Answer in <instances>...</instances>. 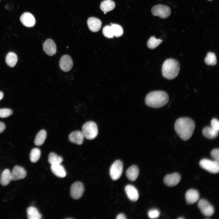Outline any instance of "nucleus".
I'll return each mask as SVG.
<instances>
[{
    "instance_id": "aec40b11",
    "label": "nucleus",
    "mask_w": 219,
    "mask_h": 219,
    "mask_svg": "<svg viewBox=\"0 0 219 219\" xmlns=\"http://www.w3.org/2000/svg\"><path fill=\"white\" fill-rule=\"evenodd\" d=\"M219 130H217L211 127H206L202 130L203 136L209 139L216 138L218 135Z\"/></svg>"
},
{
    "instance_id": "7c9ffc66",
    "label": "nucleus",
    "mask_w": 219,
    "mask_h": 219,
    "mask_svg": "<svg viewBox=\"0 0 219 219\" xmlns=\"http://www.w3.org/2000/svg\"><path fill=\"white\" fill-rule=\"evenodd\" d=\"M41 155L40 151L38 148H33L30 154V159L31 162L35 163L39 160Z\"/></svg>"
},
{
    "instance_id": "2eb2a0df",
    "label": "nucleus",
    "mask_w": 219,
    "mask_h": 219,
    "mask_svg": "<svg viewBox=\"0 0 219 219\" xmlns=\"http://www.w3.org/2000/svg\"><path fill=\"white\" fill-rule=\"evenodd\" d=\"M102 24L101 21L96 17H90L87 20L88 27L89 30L93 32L99 31L101 27Z\"/></svg>"
},
{
    "instance_id": "b1692460",
    "label": "nucleus",
    "mask_w": 219,
    "mask_h": 219,
    "mask_svg": "<svg viewBox=\"0 0 219 219\" xmlns=\"http://www.w3.org/2000/svg\"><path fill=\"white\" fill-rule=\"evenodd\" d=\"M27 213L29 219H40L42 218L41 215L37 209L33 206H30L27 208Z\"/></svg>"
},
{
    "instance_id": "0eeeda50",
    "label": "nucleus",
    "mask_w": 219,
    "mask_h": 219,
    "mask_svg": "<svg viewBox=\"0 0 219 219\" xmlns=\"http://www.w3.org/2000/svg\"><path fill=\"white\" fill-rule=\"evenodd\" d=\"M123 165L120 160L114 162L110 167L109 171L110 176L112 179L117 180L121 176L123 170Z\"/></svg>"
},
{
    "instance_id": "20e7f679",
    "label": "nucleus",
    "mask_w": 219,
    "mask_h": 219,
    "mask_svg": "<svg viewBox=\"0 0 219 219\" xmlns=\"http://www.w3.org/2000/svg\"><path fill=\"white\" fill-rule=\"evenodd\" d=\"M82 132L84 137L87 139H93L98 134L97 126L96 124L93 121L87 122L83 125Z\"/></svg>"
},
{
    "instance_id": "2f4dec72",
    "label": "nucleus",
    "mask_w": 219,
    "mask_h": 219,
    "mask_svg": "<svg viewBox=\"0 0 219 219\" xmlns=\"http://www.w3.org/2000/svg\"><path fill=\"white\" fill-rule=\"evenodd\" d=\"M103 33L104 36L108 38H112L114 36L111 26H105L103 30Z\"/></svg>"
},
{
    "instance_id": "6e6552de",
    "label": "nucleus",
    "mask_w": 219,
    "mask_h": 219,
    "mask_svg": "<svg viewBox=\"0 0 219 219\" xmlns=\"http://www.w3.org/2000/svg\"><path fill=\"white\" fill-rule=\"evenodd\" d=\"M198 206L202 213L205 216H210L214 213L213 206L205 199H200L198 203Z\"/></svg>"
},
{
    "instance_id": "1a4fd4ad",
    "label": "nucleus",
    "mask_w": 219,
    "mask_h": 219,
    "mask_svg": "<svg viewBox=\"0 0 219 219\" xmlns=\"http://www.w3.org/2000/svg\"><path fill=\"white\" fill-rule=\"evenodd\" d=\"M84 190V186L81 182H76L72 184L71 186V196L74 199H78L82 196Z\"/></svg>"
},
{
    "instance_id": "f8f14e48",
    "label": "nucleus",
    "mask_w": 219,
    "mask_h": 219,
    "mask_svg": "<svg viewBox=\"0 0 219 219\" xmlns=\"http://www.w3.org/2000/svg\"><path fill=\"white\" fill-rule=\"evenodd\" d=\"M43 49L45 53L49 56H53L56 52V44L54 42L50 39H47L45 41L43 44Z\"/></svg>"
},
{
    "instance_id": "f257e3e1",
    "label": "nucleus",
    "mask_w": 219,
    "mask_h": 219,
    "mask_svg": "<svg viewBox=\"0 0 219 219\" xmlns=\"http://www.w3.org/2000/svg\"><path fill=\"white\" fill-rule=\"evenodd\" d=\"M195 128L194 121L187 117L180 118L176 120L175 124V130L180 137L184 141H186L192 136Z\"/></svg>"
},
{
    "instance_id": "4c0bfd02",
    "label": "nucleus",
    "mask_w": 219,
    "mask_h": 219,
    "mask_svg": "<svg viewBox=\"0 0 219 219\" xmlns=\"http://www.w3.org/2000/svg\"><path fill=\"white\" fill-rule=\"evenodd\" d=\"M126 218V216L123 214H119L116 217L117 219H125Z\"/></svg>"
},
{
    "instance_id": "6ab92c4d",
    "label": "nucleus",
    "mask_w": 219,
    "mask_h": 219,
    "mask_svg": "<svg viewBox=\"0 0 219 219\" xmlns=\"http://www.w3.org/2000/svg\"><path fill=\"white\" fill-rule=\"evenodd\" d=\"M50 168L53 173L58 177L64 178L66 176L65 169L61 164L51 165Z\"/></svg>"
},
{
    "instance_id": "e433bc0d",
    "label": "nucleus",
    "mask_w": 219,
    "mask_h": 219,
    "mask_svg": "<svg viewBox=\"0 0 219 219\" xmlns=\"http://www.w3.org/2000/svg\"><path fill=\"white\" fill-rule=\"evenodd\" d=\"M5 128V125L4 123L0 122V134L3 132Z\"/></svg>"
},
{
    "instance_id": "39448f33",
    "label": "nucleus",
    "mask_w": 219,
    "mask_h": 219,
    "mask_svg": "<svg viewBox=\"0 0 219 219\" xmlns=\"http://www.w3.org/2000/svg\"><path fill=\"white\" fill-rule=\"evenodd\" d=\"M200 166L204 169L213 173H217L219 171V162L207 159H202L200 162Z\"/></svg>"
},
{
    "instance_id": "f03ea898",
    "label": "nucleus",
    "mask_w": 219,
    "mask_h": 219,
    "mask_svg": "<svg viewBox=\"0 0 219 219\" xmlns=\"http://www.w3.org/2000/svg\"><path fill=\"white\" fill-rule=\"evenodd\" d=\"M169 96L167 93L162 91L151 92L146 96L145 103L148 106L153 108L161 107L168 102Z\"/></svg>"
},
{
    "instance_id": "72a5a7b5",
    "label": "nucleus",
    "mask_w": 219,
    "mask_h": 219,
    "mask_svg": "<svg viewBox=\"0 0 219 219\" xmlns=\"http://www.w3.org/2000/svg\"><path fill=\"white\" fill-rule=\"evenodd\" d=\"M148 215L150 218H157L160 215V212L158 210L156 209H151L148 211Z\"/></svg>"
},
{
    "instance_id": "c9c22d12",
    "label": "nucleus",
    "mask_w": 219,
    "mask_h": 219,
    "mask_svg": "<svg viewBox=\"0 0 219 219\" xmlns=\"http://www.w3.org/2000/svg\"><path fill=\"white\" fill-rule=\"evenodd\" d=\"M211 127L214 129L219 130V122L216 118L213 119L210 123Z\"/></svg>"
},
{
    "instance_id": "f704fd0d",
    "label": "nucleus",
    "mask_w": 219,
    "mask_h": 219,
    "mask_svg": "<svg viewBox=\"0 0 219 219\" xmlns=\"http://www.w3.org/2000/svg\"><path fill=\"white\" fill-rule=\"evenodd\" d=\"M210 155L214 160L219 162V150L218 149L216 148L210 152Z\"/></svg>"
},
{
    "instance_id": "ddd939ff",
    "label": "nucleus",
    "mask_w": 219,
    "mask_h": 219,
    "mask_svg": "<svg viewBox=\"0 0 219 219\" xmlns=\"http://www.w3.org/2000/svg\"><path fill=\"white\" fill-rule=\"evenodd\" d=\"M26 172L22 167L16 166L13 168L11 172V180H17L23 179L26 176Z\"/></svg>"
},
{
    "instance_id": "5701e85b",
    "label": "nucleus",
    "mask_w": 219,
    "mask_h": 219,
    "mask_svg": "<svg viewBox=\"0 0 219 219\" xmlns=\"http://www.w3.org/2000/svg\"><path fill=\"white\" fill-rule=\"evenodd\" d=\"M11 180V172L9 169H6L3 171L1 175L0 183L3 186H6L9 184Z\"/></svg>"
},
{
    "instance_id": "a211bd4d",
    "label": "nucleus",
    "mask_w": 219,
    "mask_h": 219,
    "mask_svg": "<svg viewBox=\"0 0 219 219\" xmlns=\"http://www.w3.org/2000/svg\"><path fill=\"white\" fill-rule=\"evenodd\" d=\"M84 137L82 131L77 130L71 132L69 134V139L72 143L81 145L83 142Z\"/></svg>"
},
{
    "instance_id": "dca6fc26",
    "label": "nucleus",
    "mask_w": 219,
    "mask_h": 219,
    "mask_svg": "<svg viewBox=\"0 0 219 219\" xmlns=\"http://www.w3.org/2000/svg\"><path fill=\"white\" fill-rule=\"evenodd\" d=\"M125 190L128 198L131 200L136 201L139 198L138 191L134 186L128 185L125 188Z\"/></svg>"
},
{
    "instance_id": "ea45409f",
    "label": "nucleus",
    "mask_w": 219,
    "mask_h": 219,
    "mask_svg": "<svg viewBox=\"0 0 219 219\" xmlns=\"http://www.w3.org/2000/svg\"><path fill=\"white\" fill-rule=\"evenodd\" d=\"M178 219H184V218H183V217H179V218Z\"/></svg>"
},
{
    "instance_id": "f3484780",
    "label": "nucleus",
    "mask_w": 219,
    "mask_h": 219,
    "mask_svg": "<svg viewBox=\"0 0 219 219\" xmlns=\"http://www.w3.org/2000/svg\"><path fill=\"white\" fill-rule=\"evenodd\" d=\"M185 198L188 204H193L196 202L199 199V194L196 189H191L188 190L186 193Z\"/></svg>"
},
{
    "instance_id": "bb28decb",
    "label": "nucleus",
    "mask_w": 219,
    "mask_h": 219,
    "mask_svg": "<svg viewBox=\"0 0 219 219\" xmlns=\"http://www.w3.org/2000/svg\"><path fill=\"white\" fill-rule=\"evenodd\" d=\"M62 158L54 152L50 153L49 155L48 161L51 165L61 164L63 161Z\"/></svg>"
},
{
    "instance_id": "c756f323",
    "label": "nucleus",
    "mask_w": 219,
    "mask_h": 219,
    "mask_svg": "<svg viewBox=\"0 0 219 219\" xmlns=\"http://www.w3.org/2000/svg\"><path fill=\"white\" fill-rule=\"evenodd\" d=\"M110 24L114 36L119 37L123 35V30L120 25L112 23H111Z\"/></svg>"
},
{
    "instance_id": "9b49d317",
    "label": "nucleus",
    "mask_w": 219,
    "mask_h": 219,
    "mask_svg": "<svg viewBox=\"0 0 219 219\" xmlns=\"http://www.w3.org/2000/svg\"><path fill=\"white\" fill-rule=\"evenodd\" d=\"M20 19L23 25L28 27H33L36 23L35 17L29 12L23 13L21 16Z\"/></svg>"
},
{
    "instance_id": "393cba45",
    "label": "nucleus",
    "mask_w": 219,
    "mask_h": 219,
    "mask_svg": "<svg viewBox=\"0 0 219 219\" xmlns=\"http://www.w3.org/2000/svg\"><path fill=\"white\" fill-rule=\"evenodd\" d=\"M17 57L16 54L12 52H9L7 54L5 58L6 64L9 67H13L17 61Z\"/></svg>"
},
{
    "instance_id": "4be33fe9",
    "label": "nucleus",
    "mask_w": 219,
    "mask_h": 219,
    "mask_svg": "<svg viewBox=\"0 0 219 219\" xmlns=\"http://www.w3.org/2000/svg\"><path fill=\"white\" fill-rule=\"evenodd\" d=\"M115 7V2L112 0H105L102 1L100 5V8L104 14L113 10Z\"/></svg>"
},
{
    "instance_id": "473e14b6",
    "label": "nucleus",
    "mask_w": 219,
    "mask_h": 219,
    "mask_svg": "<svg viewBox=\"0 0 219 219\" xmlns=\"http://www.w3.org/2000/svg\"><path fill=\"white\" fill-rule=\"evenodd\" d=\"M12 111L10 109L4 108L0 109V117L5 118L8 117L12 114Z\"/></svg>"
},
{
    "instance_id": "79ce46f5",
    "label": "nucleus",
    "mask_w": 219,
    "mask_h": 219,
    "mask_svg": "<svg viewBox=\"0 0 219 219\" xmlns=\"http://www.w3.org/2000/svg\"></svg>"
},
{
    "instance_id": "58836bf2",
    "label": "nucleus",
    "mask_w": 219,
    "mask_h": 219,
    "mask_svg": "<svg viewBox=\"0 0 219 219\" xmlns=\"http://www.w3.org/2000/svg\"><path fill=\"white\" fill-rule=\"evenodd\" d=\"M3 97V94L2 92L0 91V100L2 99Z\"/></svg>"
},
{
    "instance_id": "7ed1b4c3",
    "label": "nucleus",
    "mask_w": 219,
    "mask_h": 219,
    "mask_svg": "<svg viewBox=\"0 0 219 219\" xmlns=\"http://www.w3.org/2000/svg\"><path fill=\"white\" fill-rule=\"evenodd\" d=\"M180 65L179 62L173 59H169L164 62L162 72L163 76L168 79H172L176 77L179 73Z\"/></svg>"
},
{
    "instance_id": "a878e982",
    "label": "nucleus",
    "mask_w": 219,
    "mask_h": 219,
    "mask_svg": "<svg viewBox=\"0 0 219 219\" xmlns=\"http://www.w3.org/2000/svg\"><path fill=\"white\" fill-rule=\"evenodd\" d=\"M46 132L45 130H40L36 136L34 140L35 144L38 146L43 144L46 139Z\"/></svg>"
},
{
    "instance_id": "412c9836",
    "label": "nucleus",
    "mask_w": 219,
    "mask_h": 219,
    "mask_svg": "<svg viewBox=\"0 0 219 219\" xmlns=\"http://www.w3.org/2000/svg\"><path fill=\"white\" fill-rule=\"evenodd\" d=\"M139 173V169L137 166L133 165L127 170L126 174L127 178L130 181H135L137 178Z\"/></svg>"
},
{
    "instance_id": "4468645a",
    "label": "nucleus",
    "mask_w": 219,
    "mask_h": 219,
    "mask_svg": "<svg viewBox=\"0 0 219 219\" xmlns=\"http://www.w3.org/2000/svg\"><path fill=\"white\" fill-rule=\"evenodd\" d=\"M181 177L178 173H175L166 176L164 179L165 183L169 186H173L177 185L180 182Z\"/></svg>"
},
{
    "instance_id": "c85d7f7f",
    "label": "nucleus",
    "mask_w": 219,
    "mask_h": 219,
    "mask_svg": "<svg viewBox=\"0 0 219 219\" xmlns=\"http://www.w3.org/2000/svg\"><path fill=\"white\" fill-rule=\"evenodd\" d=\"M162 42V40L157 39L155 36L151 37L147 42L148 47L151 49H153L157 47Z\"/></svg>"
},
{
    "instance_id": "9d476101",
    "label": "nucleus",
    "mask_w": 219,
    "mask_h": 219,
    "mask_svg": "<svg viewBox=\"0 0 219 219\" xmlns=\"http://www.w3.org/2000/svg\"><path fill=\"white\" fill-rule=\"evenodd\" d=\"M73 65L72 60L69 56L64 55L61 57L59 62V66L62 71H68L71 70Z\"/></svg>"
},
{
    "instance_id": "a19ab883",
    "label": "nucleus",
    "mask_w": 219,
    "mask_h": 219,
    "mask_svg": "<svg viewBox=\"0 0 219 219\" xmlns=\"http://www.w3.org/2000/svg\"><path fill=\"white\" fill-rule=\"evenodd\" d=\"M209 0V1H211V0Z\"/></svg>"
},
{
    "instance_id": "423d86ee",
    "label": "nucleus",
    "mask_w": 219,
    "mask_h": 219,
    "mask_svg": "<svg viewBox=\"0 0 219 219\" xmlns=\"http://www.w3.org/2000/svg\"><path fill=\"white\" fill-rule=\"evenodd\" d=\"M151 12L153 15L165 19L170 15L171 10L170 8L167 5L158 4L154 6L151 9Z\"/></svg>"
},
{
    "instance_id": "cd10ccee",
    "label": "nucleus",
    "mask_w": 219,
    "mask_h": 219,
    "mask_svg": "<svg viewBox=\"0 0 219 219\" xmlns=\"http://www.w3.org/2000/svg\"><path fill=\"white\" fill-rule=\"evenodd\" d=\"M205 62L208 65H214L216 64L217 61L215 54L213 53L208 52L204 60Z\"/></svg>"
}]
</instances>
